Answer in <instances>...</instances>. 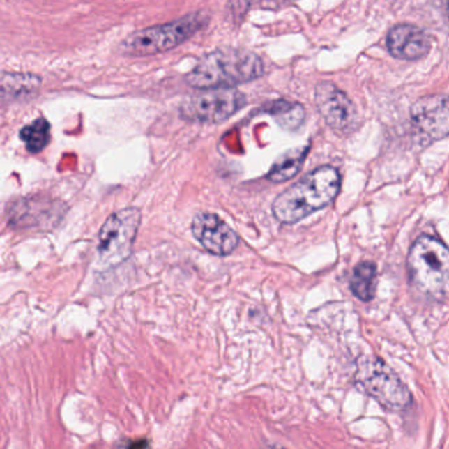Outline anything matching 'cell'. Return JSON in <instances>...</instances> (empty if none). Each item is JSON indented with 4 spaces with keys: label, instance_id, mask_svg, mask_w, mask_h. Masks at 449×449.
I'll use <instances>...</instances> for the list:
<instances>
[{
    "label": "cell",
    "instance_id": "5",
    "mask_svg": "<svg viewBox=\"0 0 449 449\" xmlns=\"http://www.w3.org/2000/svg\"><path fill=\"white\" fill-rule=\"evenodd\" d=\"M206 24L201 13H190L172 23L155 25L128 36L123 43V50L132 56H151L164 53L183 44Z\"/></svg>",
    "mask_w": 449,
    "mask_h": 449
},
{
    "label": "cell",
    "instance_id": "6",
    "mask_svg": "<svg viewBox=\"0 0 449 449\" xmlns=\"http://www.w3.org/2000/svg\"><path fill=\"white\" fill-rule=\"evenodd\" d=\"M140 222L142 213L137 208L120 210L107 219L98 236L96 252L100 264L115 266L130 257Z\"/></svg>",
    "mask_w": 449,
    "mask_h": 449
},
{
    "label": "cell",
    "instance_id": "2",
    "mask_svg": "<svg viewBox=\"0 0 449 449\" xmlns=\"http://www.w3.org/2000/svg\"><path fill=\"white\" fill-rule=\"evenodd\" d=\"M264 63L257 54L245 49L222 47L204 56L186 75V82L198 90L234 89L264 74Z\"/></svg>",
    "mask_w": 449,
    "mask_h": 449
},
{
    "label": "cell",
    "instance_id": "4",
    "mask_svg": "<svg viewBox=\"0 0 449 449\" xmlns=\"http://www.w3.org/2000/svg\"><path fill=\"white\" fill-rule=\"evenodd\" d=\"M355 383L383 409L401 413L413 403V395L399 376L377 356H361L356 363Z\"/></svg>",
    "mask_w": 449,
    "mask_h": 449
},
{
    "label": "cell",
    "instance_id": "12",
    "mask_svg": "<svg viewBox=\"0 0 449 449\" xmlns=\"http://www.w3.org/2000/svg\"><path fill=\"white\" fill-rule=\"evenodd\" d=\"M307 153L308 146H298L284 152L275 160L266 177L275 183L286 182L296 177L303 165Z\"/></svg>",
    "mask_w": 449,
    "mask_h": 449
},
{
    "label": "cell",
    "instance_id": "3",
    "mask_svg": "<svg viewBox=\"0 0 449 449\" xmlns=\"http://www.w3.org/2000/svg\"><path fill=\"white\" fill-rule=\"evenodd\" d=\"M449 253L435 237L416 238L407 256V273L415 289L429 299L443 300L448 290Z\"/></svg>",
    "mask_w": 449,
    "mask_h": 449
},
{
    "label": "cell",
    "instance_id": "14",
    "mask_svg": "<svg viewBox=\"0 0 449 449\" xmlns=\"http://www.w3.org/2000/svg\"><path fill=\"white\" fill-rule=\"evenodd\" d=\"M50 124L45 118L36 119L31 124L20 130V139L25 144V148L31 153H40L50 142Z\"/></svg>",
    "mask_w": 449,
    "mask_h": 449
},
{
    "label": "cell",
    "instance_id": "11",
    "mask_svg": "<svg viewBox=\"0 0 449 449\" xmlns=\"http://www.w3.org/2000/svg\"><path fill=\"white\" fill-rule=\"evenodd\" d=\"M386 45L393 57L403 61L423 59L429 52V37L423 29L411 24H401L391 28Z\"/></svg>",
    "mask_w": 449,
    "mask_h": 449
},
{
    "label": "cell",
    "instance_id": "17",
    "mask_svg": "<svg viewBox=\"0 0 449 449\" xmlns=\"http://www.w3.org/2000/svg\"><path fill=\"white\" fill-rule=\"evenodd\" d=\"M266 449H287L282 447V446H278V444H273V446H269L266 447Z\"/></svg>",
    "mask_w": 449,
    "mask_h": 449
},
{
    "label": "cell",
    "instance_id": "15",
    "mask_svg": "<svg viewBox=\"0 0 449 449\" xmlns=\"http://www.w3.org/2000/svg\"><path fill=\"white\" fill-rule=\"evenodd\" d=\"M265 111L273 115L278 124L286 130H296L303 123L306 116L303 106L287 100L273 102L272 105L266 107Z\"/></svg>",
    "mask_w": 449,
    "mask_h": 449
},
{
    "label": "cell",
    "instance_id": "13",
    "mask_svg": "<svg viewBox=\"0 0 449 449\" xmlns=\"http://www.w3.org/2000/svg\"><path fill=\"white\" fill-rule=\"evenodd\" d=\"M352 294L361 302H370L376 296L377 287V266L376 264L367 261L358 264L353 271L349 281Z\"/></svg>",
    "mask_w": 449,
    "mask_h": 449
},
{
    "label": "cell",
    "instance_id": "8",
    "mask_svg": "<svg viewBox=\"0 0 449 449\" xmlns=\"http://www.w3.org/2000/svg\"><path fill=\"white\" fill-rule=\"evenodd\" d=\"M315 105L326 123L340 132L355 130L357 125V111L348 95L336 84L321 82L315 87Z\"/></svg>",
    "mask_w": 449,
    "mask_h": 449
},
{
    "label": "cell",
    "instance_id": "9",
    "mask_svg": "<svg viewBox=\"0 0 449 449\" xmlns=\"http://www.w3.org/2000/svg\"><path fill=\"white\" fill-rule=\"evenodd\" d=\"M411 121L418 133L427 142H436L448 136L449 114L447 95H427L411 107Z\"/></svg>",
    "mask_w": 449,
    "mask_h": 449
},
{
    "label": "cell",
    "instance_id": "10",
    "mask_svg": "<svg viewBox=\"0 0 449 449\" xmlns=\"http://www.w3.org/2000/svg\"><path fill=\"white\" fill-rule=\"evenodd\" d=\"M191 231L201 245L216 256L231 254L238 245L236 232L215 213H197Z\"/></svg>",
    "mask_w": 449,
    "mask_h": 449
},
{
    "label": "cell",
    "instance_id": "1",
    "mask_svg": "<svg viewBox=\"0 0 449 449\" xmlns=\"http://www.w3.org/2000/svg\"><path fill=\"white\" fill-rule=\"evenodd\" d=\"M340 188L339 170L333 166H320L278 195L273 203V213L278 222L294 224L330 206Z\"/></svg>",
    "mask_w": 449,
    "mask_h": 449
},
{
    "label": "cell",
    "instance_id": "7",
    "mask_svg": "<svg viewBox=\"0 0 449 449\" xmlns=\"http://www.w3.org/2000/svg\"><path fill=\"white\" fill-rule=\"evenodd\" d=\"M245 103V96L236 89H208L185 99L181 114L192 121L219 124L235 115Z\"/></svg>",
    "mask_w": 449,
    "mask_h": 449
},
{
    "label": "cell",
    "instance_id": "16",
    "mask_svg": "<svg viewBox=\"0 0 449 449\" xmlns=\"http://www.w3.org/2000/svg\"><path fill=\"white\" fill-rule=\"evenodd\" d=\"M148 439H137V440H123L115 446V449H149Z\"/></svg>",
    "mask_w": 449,
    "mask_h": 449
}]
</instances>
